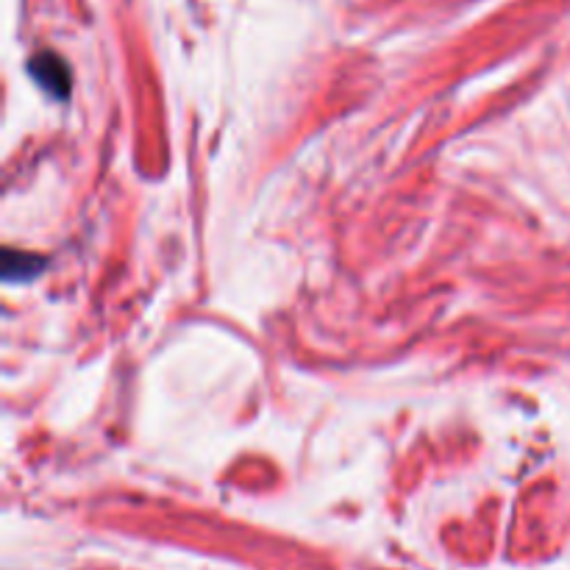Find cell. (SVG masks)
Wrapping results in <instances>:
<instances>
[{
  "instance_id": "7a4b0ae2",
  "label": "cell",
  "mask_w": 570,
  "mask_h": 570,
  "mask_svg": "<svg viewBox=\"0 0 570 570\" xmlns=\"http://www.w3.org/2000/svg\"><path fill=\"white\" fill-rule=\"evenodd\" d=\"M45 267V259L37 254H22V250H6L3 259V278L6 282H28Z\"/></svg>"
},
{
  "instance_id": "6da1fadb",
  "label": "cell",
  "mask_w": 570,
  "mask_h": 570,
  "mask_svg": "<svg viewBox=\"0 0 570 570\" xmlns=\"http://www.w3.org/2000/svg\"><path fill=\"white\" fill-rule=\"evenodd\" d=\"M31 76L37 78V83L42 89H48L53 98H70V67L53 50H42L31 59L28 65Z\"/></svg>"
}]
</instances>
